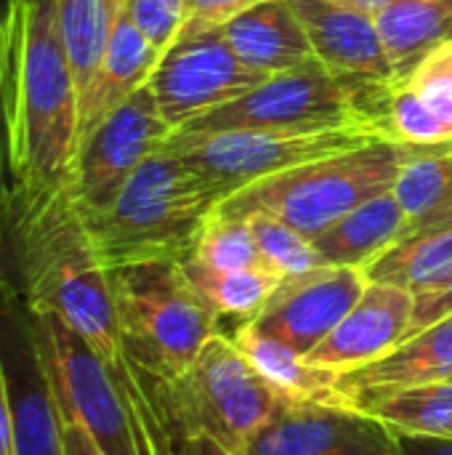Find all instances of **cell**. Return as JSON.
Listing matches in <instances>:
<instances>
[{
    "label": "cell",
    "mask_w": 452,
    "mask_h": 455,
    "mask_svg": "<svg viewBox=\"0 0 452 455\" xmlns=\"http://www.w3.org/2000/svg\"><path fill=\"white\" fill-rule=\"evenodd\" d=\"M0 285L32 315H56L109 365L123 395L133 387L109 269L93 245L72 187L40 189L11 179L0 192Z\"/></svg>",
    "instance_id": "obj_1"
},
{
    "label": "cell",
    "mask_w": 452,
    "mask_h": 455,
    "mask_svg": "<svg viewBox=\"0 0 452 455\" xmlns=\"http://www.w3.org/2000/svg\"><path fill=\"white\" fill-rule=\"evenodd\" d=\"M8 155L19 184H72L77 85L56 0H8Z\"/></svg>",
    "instance_id": "obj_2"
},
{
    "label": "cell",
    "mask_w": 452,
    "mask_h": 455,
    "mask_svg": "<svg viewBox=\"0 0 452 455\" xmlns=\"http://www.w3.org/2000/svg\"><path fill=\"white\" fill-rule=\"evenodd\" d=\"M133 387L131 411L139 429L160 421L189 435L213 437L240 455L288 405L253 371L234 341L221 333L205 341L197 360L178 379L160 381L133 373Z\"/></svg>",
    "instance_id": "obj_3"
},
{
    "label": "cell",
    "mask_w": 452,
    "mask_h": 455,
    "mask_svg": "<svg viewBox=\"0 0 452 455\" xmlns=\"http://www.w3.org/2000/svg\"><path fill=\"white\" fill-rule=\"evenodd\" d=\"M216 205L218 197L205 179L163 144L107 211L85 219V227L107 269L186 261Z\"/></svg>",
    "instance_id": "obj_4"
},
{
    "label": "cell",
    "mask_w": 452,
    "mask_h": 455,
    "mask_svg": "<svg viewBox=\"0 0 452 455\" xmlns=\"http://www.w3.org/2000/svg\"><path fill=\"white\" fill-rule=\"evenodd\" d=\"M120 347L131 373L178 379L218 333V315L181 261H141L109 269Z\"/></svg>",
    "instance_id": "obj_5"
},
{
    "label": "cell",
    "mask_w": 452,
    "mask_h": 455,
    "mask_svg": "<svg viewBox=\"0 0 452 455\" xmlns=\"http://www.w3.org/2000/svg\"><path fill=\"white\" fill-rule=\"evenodd\" d=\"M402 160L405 144L376 141L253 181L224 197L213 213L232 219L264 213L314 240L362 203L392 192Z\"/></svg>",
    "instance_id": "obj_6"
},
{
    "label": "cell",
    "mask_w": 452,
    "mask_h": 455,
    "mask_svg": "<svg viewBox=\"0 0 452 455\" xmlns=\"http://www.w3.org/2000/svg\"><path fill=\"white\" fill-rule=\"evenodd\" d=\"M394 83L336 75L320 61H312L266 77L245 96L192 120L184 131L376 125L384 133Z\"/></svg>",
    "instance_id": "obj_7"
},
{
    "label": "cell",
    "mask_w": 452,
    "mask_h": 455,
    "mask_svg": "<svg viewBox=\"0 0 452 455\" xmlns=\"http://www.w3.org/2000/svg\"><path fill=\"white\" fill-rule=\"evenodd\" d=\"M389 141L376 125L330 128H250V131H170L165 149L189 163L218 203L266 176L322 157Z\"/></svg>",
    "instance_id": "obj_8"
},
{
    "label": "cell",
    "mask_w": 452,
    "mask_h": 455,
    "mask_svg": "<svg viewBox=\"0 0 452 455\" xmlns=\"http://www.w3.org/2000/svg\"><path fill=\"white\" fill-rule=\"evenodd\" d=\"M61 419L80 424L104 455H144L141 435L109 365L56 315H32Z\"/></svg>",
    "instance_id": "obj_9"
},
{
    "label": "cell",
    "mask_w": 452,
    "mask_h": 455,
    "mask_svg": "<svg viewBox=\"0 0 452 455\" xmlns=\"http://www.w3.org/2000/svg\"><path fill=\"white\" fill-rule=\"evenodd\" d=\"M269 75L240 61L224 37V29L181 32L176 43L160 56L149 91L160 115L176 131L192 120L245 96Z\"/></svg>",
    "instance_id": "obj_10"
},
{
    "label": "cell",
    "mask_w": 452,
    "mask_h": 455,
    "mask_svg": "<svg viewBox=\"0 0 452 455\" xmlns=\"http://www.w3.org/2000/svg\"><path fill=\"white\" fill-rule=\"evenodd\" d=\"M149 85L120 104L80 147L72 171V197L83 219L107 211L139 165L170 136Z\"/></svg>",
    "instance_id": "obj_11"
},
{
    "label": "cell",
    "mask_w": 452,
    "mask_h": 455,
    "mask_svg": "<svg viewBox=\"0 0 452 455\" xmlns=\"http://www.w3.org/2000/svg\"><path fill=\"white\" fill-rule=\"evenodd\" d=\"M0 363L16 455H64V421L43 363L32 312L0 285Z\"/></svg>",
    "instance_id": "obj_12"
},
{
    "label": "cell",
    "mask_w": 452,
    "mask_h": 455,
    "mask_svg": "<svg viewBox=\"0 0 452 455\" xmlns=\"http://www.w3.org/2000/svg\"><path fill=\"white\" fill-rule=\"evenodd\" d=\"M365 288V269L317 267L304 275L282 277L250 323L306 357L352 312Z\"/></svg>",
    "instance_id": "obj_13"
},
{
    "label": "cell",
    "mask_w": 452,
    "mask_h": 455,
    "mask_svg": "<svg viewBox=\"0 0 452 455\" xmlns=\"http://www.w3.org/2000/svg\"><path fill=\"white\" fill-rule=\"evenodd\" d=\"M242 455H402L400 437L352 405L288 403Z\"/></svg>",
    "instance_id": "obj_14"
},
{
    "label": "cell",
    "mask_w": 452,
    "mask_h": 455,
    "mask_svg": "<svg viewBox=\"0 0 452 455\" xmlns=\"http://www.w3.org/2000/svg\"><path fill=\"white\" fill-rule=\"evenodd\" d=\"M413 307L416 296L410 291L368 283L352 312L306 355V363L341 376L381 360L408 339Z\"/></svg>",
    "instance_id": "obj_15"
},
{
    "label": "cell",
    "mask_w": 452,
    "mask_h": 455,
    "mask_svg": "<svg viewBox=\"0 0 452 455\" xmlns=\"http://www.w3.org/2000/svg\"><path fill=\"white\" fill-rule=\"evenodd\" d=\"M452 379V315L408 336L381 360L338 376V392L346 405L368 411L373 403L424 384Z\"/></svg>",
    "instance_id": "obj_16"
},
{
    "label": "cell",
    "mask_w": 452,
    "mask_h": 455,
    "mask_svg": "<svg viewBox=\"0 0 452 455\" xmlns=\"http://www.w3.org/2000/svg\"><path fill=\"white\" fill-rule=\"evenodd\" d=\"M293 8L306 27L314 56L336 75L400 80L373 13L328 3V0H293Z\"/></svg>",
    "instance_id": "obj_17"
},
{
    "label": "cell",
    "mask_w": 452,
    "mask_h": 455,
    "mask_svg": "<svg viewBox=\"0 0 452 455\" xmlns=\"http://www.w3.org/2000/svg\"><path fill=\"white\" fill-rule=\"evenodd\" d=\"M160 61V51L133 27L125 8L115 19L104 59L77 104V147L139 88H144ZM77 155V152H75Z\"/></svg>",
    "instance_id": "obj_18"
},
{
    "label": "cell",
    "mask_w": 452,
    "mask_h": 455,
    "mask_svg": "<svg viewBox=\"0 0 452 455\" xmlns=\"http://www.w3.org/2000/svg\"><path fill=\"white\" fill-rule=\"evenodd\" d=\"M221 29L240 61L269 77L317 61L293 0H264L226 21Z\"/></svg>",
    "instance_id": "obj_19"
},
{
    "label": "cell",
    "mask_w": 452,
    "mask_h": 455,
    "mask_svg": "<svg viewBox=\"0 0 452 455\" xmlns=\"http://www.w3.org/2000/svg\"><path fill=\"white\" fill-rule=\"evenodd\" d=\"M234 347L253 365V371L269 381L288 403H320L346 405L338 392V373L314 368L288 344L272 339L253 323H242L232 336Z\"/></svg>",
    "instance_id": "obj_20"
},
{
    "label": "cell",
    "mask_w": 452,
    "mask_h": 455,
    "mask_svg": "<svg viewBox=\"0 0 452 455\" xmlns=\"http://www.w3.org/2000/svg\"><path fill=\"white\" fill-rule=\"evenodd\" d=\"M405 227L408 213L392 192H384L338 219L312 243L322 264L365 269L386 248L400 243Z\"/></svg>",
    "instance_id": "obj_21"
},
{
    "label": "cell",
    "mask_w": 452,
    "mask_h": 455,
    "mask_svg": "<svg viewBox=\"0 0 452 455\" xmlns=\"http://www.w3.org/2000/svg\"><path fill=\"white\" fill-rule=\"evenodd\" d=\"M373 16L400 80L434 45L452 37V0H392Z\"/></svg>",
    "instance_id": "obj_22"
},
{
    "label": "cell",
    "mask_w": 452,
    "mask_h": 455,
    "mask_svg": "<svg viewBox=\"0 0 452 455\" xmlns=\"http://www.w3.org/2000/svg\"><path fill=\"white\" fill-rule=\"evenodd\" d=\"M452 272V227L405 237L365 267L368 283L397 285L418 296Z\"/></svg>",
    "instance_id": "obj_23"
},
{
    "label": "cell",
    "mask_w": 452,
    "mask_h": 455,
    "mask_svg": "<svg viewBox=\"0 0 452 455\" xmlns=\"http://www.w3.org/2000/svg\"><path fill=\"white\" fill-rule=\"evenodd\" d=\"M120 5L123 0H56L59 27L77 85V104L104 59Z\"/></svg>",
    "instance_id": "obj_24"
},
{
    "label": "cell",
    "mask_w": 452,
    "mask_h": 455,
    "mask_svg": "<svg viewBox=\"0 0 452 455\" xmlns=\"http://www.w3.org/2000/svg\"><path fill=\"white\" fill-rule=\"evenodd\" d=\"M392 195L408 213L405 232L445 208L452 197V141L437 147H405V160Z\"/></svg>",
    "instance_id": "obj_25"
},
{
    "label": "cell",
    "mask_w": 452,
    "mask_h": 455,
    "mask_svg": "<svg viewBox=\"0 0 452 455\" xmlns=\"http://www.w3.org/2000/svg\"><path fill=\"white\" fill-rule=\"evenodd\" d=\"M181 267L218 317H237L242 323H250L264 309V304L269 301V296L282 280L264 264L248 269L216 272L186 259L181 261Z\"/></svg>",
    "instance_id": "obj_26"
},
{
    "label": "cell",
    "mask_w": 452,
    "mask_h": 455,
    "mask_svg": "<svg viewBox=\"0 0 452 455\" xmlns=\"http://www.w3.org/2000/svg\"><path fill=\"white\" fill-rule=\"evenodd\" d=\"M365 413L384 421L397 437H452V379L394 392Z\"/></svg>",
    "instance_id": "obj_27"
},
{
    "label": "cell",
    "mask_w": 452,
    "mask_h": 455,
    "mask_svg": "<svg viewBox=\"0 0 452 455\" xmlns=\"http://www.w3.org/2000/svg\"><path fill=\"white\" fill-rule=\"evenodd\" d=\"M189 261H194L205 269H216V272L258 267L261 256L256 248L250 221L210 213Z\"/></svg>",
    "instance_id": "obj_28"
},
{
    "label": "cell",
    "mask_w": 452,
    "mask_h": 455,
    "mask_svg": "<svg viewBox=\"0 0 452 455\" xmlns=\"http://www.w3.org/2000/svg\"><path fill=\"white\" fill-rule=\"evenodd\" d=\"M253 237H256V248L261 256V264L266 269H272L280 277H293V275H304L309 269L317 267H328L322 264L320 253L314 251V243L309 237H304L301 232H296L293 227L256 213L248 219Z\"/></svg>",
    "instance_id": "obj_29"
},
{
    "label": "cell",
    "mask_w": 452,
    "mask_h": 455,
    "mask_svg": "<svg viewBox=\"0 0 452 455\" xmlns=\"http://www.w3.org/2000/svg\"><path fill=\"white\" fill-rule=\"evenodd\" d=\"M384 133L389 141L405 147H437L452 141L450 128L402 80H397L392 88L384 117Z\"/></svg>",
    "instance_id": "obj_30"
},
{
    "label": "cell",
    "mask_w": 452,
    "mask_h": 455,
    "mask_svg": "<svg viewBox=\"0 0 452 455\" xmlns=\"http://www.w3.org/2000/svg\"><path fill=\"white\" fill-rule=\"evenodd\" d=\"M402 83L452 131V37L434 45Z\"/></svg>",
    "instance_id": "obj_31"
},
{
    "label": "cell",
    "mask_w": 452,
    "mask_h": 455,
    "mask_svg": "<svg viewBox=\"0 0 452 455\" xmlns=\"http://www.w3.org/2000/svg\"><path fill=\"white\" fill-rule=\"evenodd\" d=\"M123 8L160 56L176 43L186 21V0H123Z\"/></svg>",
    "instance_id": "obj_32"
},
{
    "label": "cell",
    "mask_w": 452,
    "mask_h": 455,
    "mask_svg": "<svg viewBox=\"0 0 452 455\" xmlns=\"http://www.w3.org/2000/svg\"><path fill=\"white\" fill-rule=\"evenodd\" d=\"M144 455H240L205 435H189L176 427L149 421L139 429Z\"/></svg>",
    "instance_id": "obj_33"
},
{
    "label": "cell",
    "mask_w": 452,
    "mask_h": 455,
    "mask_svg": "<svg viewBox=\"0 0 452 455\" xmlns=\"http://www.w3.org/2000/svg\"><path fill=\"white\" fill-rule=\"evenodd\" d=\"M264 0H186V21L181 32H200V29H216L240 16L242 11L258 5ZM178 32V35H181Z\"/></svg>",
    "instance_id": "obj_34"
},
{
    "label": "cell",
    "mask_w": 452,
    "mask_h": 455,
    "mask_svg": "<svg viewBox=\"0 0 452 455\" xmlns=\"http://www.w3.org/2000/svg\"><path fill=\"white\" fill-rule=\"evenodd\" d=\"M452 315V272L448 277H442L437 285L421 291L416 296V307H413V320H410V333H421L429 325L445 320Z\"/></svg>",
    "instance_id": "obj_35"
},
{
    "label": "cell",
    "mask_w": 452,
    "mask_h": 455,
    "mask_svg": "<svg viewBox=\"0 0 452 455\" xmlns=\"http://www.w3.org/2000/svg\"><path fill=\"white\" fill-rule=\"evenodd\" d=\"M8 155V19L0 16V192L11 181Z\"/></svg>",
    "instance_id": "obj_36"
},
{
    "label": "cell",
    "mask_w": 452,
    "mask_h": 455,
    "mask_svg": "<svg viewBox=\"0 0 452 455\" xmlns=\"http://www.w3.org/2000/svg\"><path fill=\"white\" fill-rule=\"evenodd\" d=\"M402 455H452V437H416L400 435Z\"/></svg>",
    "instance_id": "obj_37"
},
{
    "label": "cell",
    "mask_w": 452,
    "mask_h": 455,
    "mask_svg": "<svg viewBox=\"0 0 452 455\" xmlns=\"http://www.w3.org/2000/svg\"><path fill=\"white\" fill-rule=\"evenodd\" d=\"M0 455H16L13 419H11V403H8V387H5L3 363H0Z\"/></svg>",
    "instance_id": "obj_38"
},
{
    "label": "cell",
    "mask_w": 452,
    "mask_h": 455,
    "mask_svg": "<svg viewBox=\"0 0 452 455\" xmlns=\"http://www.w3.org/2000/svg\"><path fill=\"white\" fill-rule=\"evenodd\" d=\"M61 421H64V455H104L80 424L67 419Z\"/></svg>",
    "instance_id": "obj_39"
},
{
    "label": "cell",
    "mask_w": 452,
    "mask_h": 455,
    "mask_svg": "<svg viewBox=\"0 0 452 455\" xmlns=\"http://www.w3.org/2000/svg\"><path fill=\"white\" fill-rule=\"evenodd\" d=\"M448 227H452V197L448 200V205L440 208L434 216H429L426 221H421V224H416L413 229H408L405 237H413V235H421V232H432V229H448ZM405 237H402V240H405Z\"/></svg>",
    "instance_id": "obj_40"
},
{
    "label": "cell",
    "mask_w": 452,
    "mask_h": 455,
    "mask_svg": "<svg viewBox=\"0 0 452 455\" xmlns=\"http://www.w3.org/2000/svg\"><path fill=\"white\" fill-rule=\"evenodd\" d=\"M328 3H338V5H349V8H357V11H365V13H376L384 5H389L392 0H328Z\"/></svg>",
    "instance_id": "obj_41"
}]
</instances>
